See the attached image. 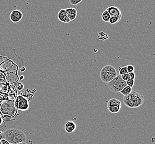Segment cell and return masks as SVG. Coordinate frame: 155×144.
<instances>
[{
    "instance_id": "obj_1",
    "label": "cell",
    "mask_w": 155,
    "mask_h": 144,
    "mask_svg": "<svg viewBox=\"0 0 155 144\" xmlns=\"http://www.w3.org/2000/svg\"><path fill=\"white\" fill-rule=\"evenodd\" d=\"M144 97L140 91L133 90L130 94L124 96L123 101L124 104L130 108L140 107L144 103Z\"/></svg>"
},
{
    "instance_id": "obj_2",
    "label": "cell",
    "mask_w": 155,
    "mask_h": 144,
    "mask_svg": "<svg viewBox=\"0 0 155 144\" xmlns=\"http://www.w3.org/2000/svg\"><path fill=\"white\" fill-rule=\"evenodd\" d=\"M3 138L11 144H17L26 141L25 133L17 129H9L3 132Z\"/></svg>"
},
{
    "instance_id": "obj_3",
    "label": "cell",
    "mask_w": 155,
    "mask_h": 144,
    "mask_svg": "<svg viewBox=\"0 0 155 144\" xmlns=\"http://www.w3.org/2000/svg\"><path fill=\"white\" fill-rule=\"evenodd\" d=\"M117 76L116 69L110 65L104 66L100 72L101 79L104 83H108Z\"/></svg>"
},
{
    "instance_id": "obj_4",
    "label": "cell",
    "mask_w": 155,
    "mask_h": 144,
    "mask_svg": "<svg viewBox=\"0 0 155 144\" xmlns=\"http://www.w3.org/2000/svg\"><path fill=\"white\" fill-rule=\"evenodd\" d=\"M127 85V81H124L121 78V75L119 74L108 83L109 89L116 93H119Z\"/></svg>"
},
{
    "instance_id": "obj_5",
    "label": "cell",
    "mask_w": 155,
    "mask_h": 144,
    "mask_svg": "<svg viewBox=\"0 0 155 144\" xmlns=\"http://www.w3.org/2000/svg\"><path fill=\"white\" fill-rule=\"evenodd\" d=\"M15 107L17 109L21 111H27L29 108L28 100L22 95H19L15 102Z\"/></svg>"
},
{
    "instance_id": "obj_6",
    "label": "cell",
    "mask_w": 155,
    "mask_h": 144,
    "mask_svg": "<svg viewBox=\"0 0 155 144\" xmlns=\"http://www.w3.org/2000/svg\"><path fill=\"white\" fill-rule=\"evenodd\" d=\"M23 18V13L22 12L18 9L12 11L9 15L10 20L13 23H18L21 21Z\"/></svg>"
},
{
    "instance_id": "obj_7",
    "label": "cell",
    "mask_w": 155,
    "mask_h": 144,
    "mask_svg": "<svg viewBox=\"0 0 155 144\" xmlns=\"http://www.w3.org/2000/svg\"><path fill=\"white\" fill-rule=\"evenodd\" d=\"M106 9L108 12L110 16L117 17L118 18L121 19L122 15H121V11L117 7H109Z\"/></svg>"
},
{
    "instance_id": "obj_8",
    "label": "cell",
    "mask_w": 155,
    "mask_h": 144,
    "mask_svg": "<svg viewBox=\"0 0 155 144\" xmlns=\"http://www.w3.org/2000/svg\"><path fill=\"white\" fill-rule=\"evenodd\" d=\"M58 18L60 22L64 23H69L70 20L68 19L67 13L66 12L65 9H61L59 11L58 14Z\"/></svg>"
},
{
    "instance_id": "obj_9",
    "label": "cell",
    "mask_w": 155,
    "mask_h": 144,
    "mask_svg": "<svg viewBox=\"0 0 155 144\" xmlns=\"http://www.w3.org/2000/svg\"><path fill=\"white\" fill-rule=\"evenodd\" d=\"M66 12L67 13V15L68 16V19L70 20V21L74 20L77 15H78V11L77 9L74 8H68L65 9Z\"/></svg>"
},
{
    "instance_id": "obj_10",
    "label": "cell",
    "mask_w": 155,
    "mask_h": 144,
    "mask_svg": "<svg viewBox=\"0 0 155 144\" xmlns=\"http://www.w3.org/2000/svg\"><path fill=\"white\" fill-rule=\"evenodd\" d=\"M77 126L73 121H68L65 125V130L68 133H72L76 130Z\"/></svg>"
},
{
    "instance_id": "obj_11",
    "label": "cell",
    "mask_w": 155,
    "mask_h": 144,
    "mask_svg": "<svg viewBox=\"0 0 155 144\" xmlns=\"http://www.w3.org/2000/svg\"><path fill=\"white\" fill-rule=\"evenodd\" d=\"M121 104H118V105H115L111 107H107L110 113H113V114H116L119 112L120 110L121 109Z\"/></svg>"
},
{
    "instance_id": "obj_12",
    "label": "cell",
    "mask_w": 155,
    "mask_h": 144,
    "mask_svg": "<svg viewBox=\"0 0 155 144\" xmlns=\"http://www.w3.org/2000/svg\"><path fill=\"white\" fill-rule=\"evenodd\" d=\"M118 104H121L120 101L115 99V98H112L108 101L107 107H111V106L118 105Z\"/></svg>"
},
{
    "instance_id": "obj_13",
    "label": "cell",
    "mask_w": 155,
    "mask_h": 144,
    "mask_svg": "<svg viewBox=\"0 0 155 144\" xmlns=\"http://www.w3.org/2000/svg\"><path fill=\"white\" fill-rule=\"evenodd\" d=\"M132 91H133L132 88H131V87H130L128 86V85H127L126 87H125L120 91V93L122 95H123L124 96H126V95H129V94H130L131 92Z\"/></svg>"
},
{
    "instance_id": "obj_14",
    "label": "cell",
    "mask_w": 155,
    "mask_h": 144,
    "mask_svg": "<svg viewBox=\"0 0 155 144\" xmlns=\"http://www.w3.org/2000/svg\"><path fill=\"white\" fill-rule=\"evenodd\" d=\"M110 18V15H109L108 12L107 11V9H106L102 14V19L104 22H109Z\"/></svg>"
},
{
    "instance_id": "obj_15",
    "label": "cell",
    "mask_w": 155,
    "mask_h": 144,
    "mask_svg": "<svg viewBox=\"0 0 155 144\" xmlns=\"http://www.w3.org/2000/svg\"><path fill=\"white\" fill-rule=\"evenodd\" d=\"M121 20V19L118 18L117 17H114V16H110V18L109 19V22L111 24H115L117 22H119Z\"/></svg>"
},
{
    "instance_id": "obj_16",
    "label": "cell",
    "mask_w": 155,
    "mask_h": 144,
    "mask_svg": "<svg viewBox=\"0 0 155 144\" xmlns=\"http://www.w3.org/2000/svg\"><path fill=\"white\" fill-rule=\"evenodd\" d=\"M119 75H120L128 73H127V66L120 67L119 68Z\"/></svg>"
},
{
    "instance_id": "obj_17",
    "label": "cell",
    "mask_w": 155,
    "mask_h": 144,
    "mask_svg": "<svg viewBox=\"0 0 155 144\" xmlns=\"http://www.w3.org/2000/svg\"><path fill=\"white\" fill-rule=\"evenodd\" d=\"M127 81V85L129 86L131 88H133V87L134 85V83H135L134 80L129 79L127 80V81Z\"/></svg>"
},
{
    "instance_id": "obj_18",
    "label": "cell",
    "mask_w": 155,
    "mask_h": 144,
    "mask_svg": "<svg viewBox=\"0 0 155 144\" xmlns=\"http://www.w3.org/2000/svg\"><path fill=\"white\" fill-rule=\"evenodd\" d=\"M83 0H70V3L72 5H77L78 4L81 3Z\"/></svg>"
},
{
    "instance_id": "obj_19",
    "label": "cell",
    "mask_w": 155,
    "mask_h": 144,
    "mask_svg": "<svg viewBox=\"0 0 155 144\" xmlns=\"http://www.w3.org/2000/svg\"><path fill=\"white\" fill-rule=\"evenodd\" d=\"M127 73H131V72H134L135 70V68L132 65H129L127 66Z\"/></svg>"
},
{
    "instance_id": "obj_20",
    "label": "cell",
    "mask_w": 155,
    "mask_h": 144,
    "mask_svg": "<svg viewBox=\"0 0 155 144\" xmlns=\"http://www.w3.org/2000/svg\"><path fill=\"white\" fill-rule=\"evenodd\" d=\"M128 75H129V79H130L134 80L135 78V74L134 73V72L129 73Z\"/></svg>"
},
{
    "instance_id": "obj_21",
    "label": "cell",
    "mask_w": 155,
    "mask_h": 144,
    "mask_svg": "<svg viewBox=\"0 0 155 144\" xmlns=\"http://www.w3.org/2000/svg\"><path fill=\"white\" fill-rule=\"evenodd\" d=\"M121 78H122V79H123L124 81H127L128 79H129L128 73L125 74H123V75H121Z\"/></svg>"
},
{
    "instance_id": "obj_22",
    "label": "cell",
    "mask_w": 155,
    "mask_h": 144,
    "mask_svg": "<svg viewBox=\"0 0 155 144\" xmlns=\"http://www.w3.org/2000/svg\"><path fill=\"white\" fill-rule=\"evenodd\" d=\"M17 89L18 91H22L23 89L24 86H23V85L22 84V83H19L17 85Z\"/></svg>"
},
{
    "instance_id": "obj_23",
    "label": "cell",
    "mask_w": 155,
    "mask_h": 144,
    "mask_svg": "<svg viewBox=\"0 0 155 144\" xmlns=\"http://www.w3.org/2000/svg\"><path fill=\"white\" fill-rule=\"evenodd\" d=\"M1 142H2V144H11L10 142H9L8 141H7L6 140L4 139H2V140H1Z\"/></svg>"
},
{
    "instance_id": "obj_24",
    "label": "cell",
    "mask_w": 155,
    "mask_h": 144,
    "mask_svg": "<svg viewBox=\"0 0 155 144\" xmlns=\"http://www.w3.org/2000/svg\"><path fill=\"white\" fill-rule=\"evenodd\" d=\"M3 139V133L0 132V141H1L2 139Z\"/></svg>"
},
{
    "instance_id": "obj_25",
    "label": "cell",
    "mask_w": 155,
    "mask_h": 144,
    "mask_svg": "<svg viewBox=\"0 0 155 144\" xmlns=\"http://www.w3.org/2000/svg\"><path fill=\"white\" fill-rule=\"evenodd\" d=\"M2 122H3V121H2V118H1V117L0 116V126L2 125Z\"/></svg>"
},
{
    "instance_id": "obj_26",
    "label": "cell",
    "mask_w": 155,
    "mask_h": 144,
    "mask_svg": "<svg viewBox=\"0 0 155 144\" xmlns=\"http://www.w3.org/2000/svg\"><path fill=\"white\" fill-rule=\"evenodd\" d=\"M27 144V143H26L25 142H20V143H18V144Z\"/></svg>"
},
{
    "instance_id": "obj_27",
    "label": "cell",
    "mask_w": 155,
    "mask_h": 144,
    "mask_svg": "<svg viewBox=\"0 0 155 144\" xmlns=\"http://www.w3.org/2000/svg\"><path fill=\"white\" fill-rule=\"evenodd\" d=\"M23 78V76H22V77H21V78H20V79H22Z\"/></svg>"
},
{
    "instance_id": "obj_28",
    "label": "cell",
    "mask_w": 155,
    "mask_h": 144,
    "mask_svg": "<svg viewBox=\"0 0 155 144\" xmlns=\"http://www.w3.org/2000/svg\"><path fill=\"white\" fill-rule=\"evenodd\" d=\"M0 144H2V142H1V141H0Z\"/></svg>"
}]
</instances>
